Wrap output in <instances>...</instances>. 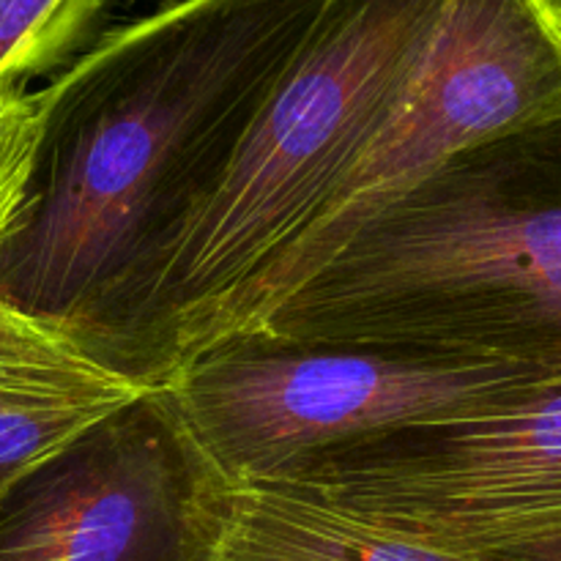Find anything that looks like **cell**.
<instances>
[{"label": "cell", "mask_w": 561, "mask_h": 561, "mask_svg": "<svg viewBox=\"0 0 561 561\" xmlns=\"http://www.w3.org/2000/svg\"><path fill=\"white\" fill-rule=\"evenodd\" d=\"M323 0H170L44 88L0 296L80 337L206 195Z\"/></svg>", "instance_id": "1"}, {"label": "cell", "mask_w": 561, "mask_h": 561, "mask_svg": "<svg viewBox=\"0 0 561 561\" xmlns=\"http://www.w3.org/2000/svg\"><path fill=\"white\" fill-rule=\"evenodd\" d=\"M447 0H323L206 195L80 343L142 389L211 348L244 290L307 228L403 93Z\"/></svg>", "instance_id": "2"}, {"label": "cell", "mask_w": 561, "mask_h": 561, "mask_svg": "<svg viewBox=\"0 0 561 561\" xmlns=\"http://www.w3.org/2000/svg\"><path fill=\"white\" fill-rule=\"evenodd\" d=\"M247 332L561 381V115L449 157Z\"/></svg>", "instance_id": "3"}, {"label": "cell", "mask_w": 561, "mask_h": 561, "mask_svg": "<svg viewBox=\"0 0 561 561\" xmlns=\"http://www.w3.org/2000/svg\"><path fill=\"white\" fill-rule=\"evenodd\" d=\"M557 115L561 0H447L394 107L307 228L236 301L217 343L261 323L449 157Z\"/></svg>", "instance_id": "4"}, {"label": "cell", "mask_w": 561, "mask_h": 561, "mask_svg": "<svg viewBox=\"0 0 561 561\" xmlns=\"http://www.w3.org/2000/svg\"><path fill=\"white\" fill-rule=\"evenodd\" d=\"M537 381L491 362L241 332L164 389L203 453L239 488L268 485L337 444L469 416Z\"/></svg>", "instance_id": "5"}, {"label": "cell", "mask_w": 561, "mask_h": 561, "mask_svg": "<svg viewBox=\"0 0 561 561\" xmlns=\"http://www.w3.org/2000/svg\"><path fill=\"white\" fill-rule=\"evenodd\" d=\"M239 493L148 389L0 491V561H217Z\"/></svg>", "instance_id": "6"}, {"label": "cell", "mask_w": 561, "mask_h": 561, "mask_svg": "<svg viewBox=\"0 0 561 561\" xmlns=\"http://www.w3.org/2000/svg\"><path fill=\"white\" fill-rule=\"evenodd\" d=\"M274 482L416 542L561 518V381L460 420L337 444Z\"/></svg>", "instance_id": "7"}, {"label": "cell", "mask_w": 561, "mask_h": 561, "mask_svg": "<svg viewBox=\"0 0 561 561\" xmlns=\"http://www.w3.org/2000/svg\"><path fill=\"white\" fill-rule=\"evenodd\" d=\"M142 392L69 329L0 296V491Z\"/></svg>", "instance_id": "8"}, {"label": "cell", "mask_w": 561, "mask_h": 561, "mask_svg": "<svg viewBox=\"0 0 561 561\" xmlns=\"http://www.w3.org/2000/svg\"><path fill=\"white\" fill-rule=\"evenodd\" d=\"M217 561H463L381 529L310 491L241 488Z\"/></svg>", "instance_id": "9"}, {"label": "cell", "mask_w": 561, "mask_h": 561, "mask_svg": "<svg viewBox=\"0 0 561 561\" xmlns=\"http://www.w3.org/2000/svg\"><path fill=\"white\" fill-rule=\"evenodd\" d=\"M115 0H0V88H27L85 49Z\"/></svg>", "instance_id": "10"}, {"label": "cell", "mask_w": 561, "mask_h": 561, "mask_svg": "<svg viewBox=\"0 0 561 561\" xmlns=\"http://www.w3.org/2000/svg\"><path fill=\"white\" fill-rule=\"evenodd\" d=\"M42 102L31 88H0V239L14 225L36 164Z\"/></svg>", "instance_id": "11"}, {"label": "cell", "mask_w": 561, "mask_h": 561, "mask_svg": "<svg viewBox=\"0 0 561 561\" xmlns=\"http://www.w3.org/2000/svg\"><path fill=\"white\" fill-rule=\"evenodd\" d=\"M422 546L438 548L463 561H561V518Z\"/></svg>", "instance_id": "12"}]
</instances>
